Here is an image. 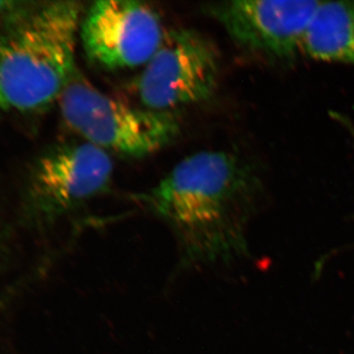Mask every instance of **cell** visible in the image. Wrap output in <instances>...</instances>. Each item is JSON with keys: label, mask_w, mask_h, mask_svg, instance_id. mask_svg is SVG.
I'll return each instance as SVG.
<instances>
[{"label": "cell", "mask_w": 354, "mask_h": 354, "mask_svg": "<svg viewBox=\"0 0 354 354\" xmlns=\"http://www.w3.org/2000/svg\"><path fill=\"white\" fill-rule=\"evenodd\" d=\"M65 125L82 141L106 153L143 158L180 133L176 113L136 108L101 92L77 70L59 101Z\"/></svg>", "instance_id": "3957f363"}, {"label": "cell", "mask_w": 354, "mask_h": 354, "mask_svg": "<svg viewBox=\"0 0 354 354\" xmlns=\"http://www.w3.org/2000/svg\"><path fill=\"white\" fill-rule=\"evenodd\" d=\"M165 34L160 15L146 3L101 0L84 11L79 39L91 62L120 70L144 66Z\"/></svg>", "instance_id": "52a82bcc"}, {"label": "cell", "mask_w": 354, "mask_h": 354, "mask_svg": "<svg viewBox=\"0 0 354 354\" xmlns=\"http://www.w3.org/2000/svg\"><path fill=\"white\" fill-rule=\"evenodd\" d=\"M9 254H10V236H9L8 230L0 225V272L6 268Z\"/></svg>", "instance_id": "30bf717a"}, {"label": "cell", "mask_w": 354, "mask_h": 354, "mask_svg": "<svg viewBox=\"0 0 354 354\" xmlns=\"http://www.w3.org/2000/svg\"><path fill=\"white\" fill-rule=\"evenodd\" d=\"M320 1L234 0L205 6L242 50L269 64H290Z\"/></svg>", "instance_id": "8992f818"}, {"label": "cell", "mask_w": 354, "mask_h": 354, "mask_svg": "<svg viewBox=\"0 0 354 354\" xmlns=\"http://www.w3.org/2000/svg\"><path fill=\"white\" fill-rule=\"evenodd\" d=\"M301 51L313 59L354 67V1L320 2Z\"/></svg>", "instance_id": "ba28073f"}, {"label": "cell", "mask_w": 354, "mask_h": 354, "mask_svg": "<svg viewBox=\"0 0 354 354\" xmlns=\"http://www.w3.org/2000/svg\"><path fill=\"white\" fill-rule=\"evenodd\" d=\"M111 155L86 142L58 144L32 162L21 202V220L48 232L111 189Z\"/></svg>", "instance_id": "277c9868"}, {"label": "cell", "mask_w": 354, "mask_h": 354, "mask_svg": "<svg viewBox=\"0 0 354 354\" xmlns=\"http://www.w3.org/2000/svg\"><path fill=\"white\" fill-rule=\"evenodd\" d=\"M28 1H0V23L4 24L6 21L19 12Z\"/></svg>", "instance_id": "9c48e42d"}, {"label": "cell", "mask_w": 354, "mask_h": 354, "mask_svg": "<svg viewBox=\"0 0 354 354\" xmlns=\"http://www.w3.org/2000/svg\"><path fill=\"white\" fill-rule=\"evenodd\" d=\"M85 11L78 1H28L0 31V115L39 113L77 72Z\"/></svg>", "instance_id": "7a4b0ae2"}, {"label": "cell", "mask_w": 354, "mask_h": 354, "mask_svg": "<svg viewBox=\"0 0 354 354\" xmlns=\"http://www.w3.org/2000/svg\"><path fill=\"white\" fill-rule=\"evenodd\" d=\"M220 78L215 46L201 32L178 28L164 39L143 66L135 83L143 108L176 113L178 109L209 101Z\"/></svg>", "instance_id": "5b68a950"}, {"label": "cell", "mask_w": 354, "mask_h": 354, "mask_svg": "<svg viewBox=\"0 0 354 354\" xmlns=\"http://www.w3.org/2000/svg\"><path fill=\"white\" fill-rule=\"evenodd\" d=\"M260 192L257 174L239 153L207 150L184 158L135 199L174 232L179 268L236 260L247 252L246 225Z\"/></svg>", "instance_id": "6da1fadb"}]
</instances>
